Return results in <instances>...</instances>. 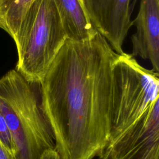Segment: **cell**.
Listing matches in <instances>:
<instances>
[{
	"label": "cell",
	"instance_id": "cell-5",
	"mask_svg": "<svg viewBox=\"0 0 159 159\" xmlns=\"http://www.w3.org/2000/svg\"><path fill=\"white\" fill-rule=\"evenodd\" d=\"M98 156L101 159H159V98L110 139Z\"/></svg>",
	"mask_w": 159,
	"mask_h": 159
},
{
	"label": "cell",
	"instance_id": "cell-11",
	"mask_svg": "<svg viewBox=\"0 0 159 159\" xmlns=\"http://www.w3.org/2000/svg\"><path fill=\"white\" fill-rule=\"evenodd\" d=\"M40 159H61L55 148L47 149L41 155Z\"/></svg>",
	"mask_w": 159,
	"mask_h": 159
},
{
	"label": "cell",
	"instance_id": "cell-8",
	"mask_svg": "<svg viewBox=\"0 0 159 159\" xmlns=\"http://www.w3.org/2000/svg\"><path fill=\"white\" fill-rule=\"evenodd\" d=\"M67 39L75 42L92 39L98 32L92 25L81 0H53Z\"/></svg>",
	"mask_w": 159,
	"mask_h": 159
},
{
	"label": "cell",
	"instance_id": "cell-4",
	"mask_svg": "<svg viewBox=\"0 0 159 159\" xmlns=\"http://www.w3.org/2000/svg\"><path fill=\"white\" fill-rule=\"evenodd\" d=\"M114 117L110 137L120 134L159 98V75L131 54H118L112 67Z\"/></svg>",
	"mask_w": 159,
	"mask_h": 159
},
{
	"label": "cell",
	"instance_id": "cell-7",
	"mask_svg": "<svg viewBox=\"0 0 159 159\" xmlns=\"http://www.w3.org/2000/svg\"><path fill=\"white\" fill-rule=\"evenodd\" d=\"M137 30L131 37V55L149 60L159 72V0H140L136 18L132 21Z\"/></svg>",
	"mask_w": 159,
	"mask_h": 159
},
{
	"label": "cell",
	"instance_id": "cell-3",
	"mask_svg": "<svg viewBox=\"0 0 159 159\" xmlns=\"http://www.w3.org/2000/svg\"><path fill=\"white\" fill-rule=\"evenodd\" d=\"M67 39L53 0H34L14 41L18 60L16 70L39 84Z\"/></svg>",
	"mask_w": 159,
	"mask_h": 159
},
{
	"label": "cell",
	"instance_id": "cell-12",
	"mask_svg": "<svg viewBox=\"0 0 159 159\" xmlns=\"http://www.w3.org/2000/svg\"><path fill=\"white\" fill-rule=\"evenodd\" d=\"M0 159H16L14 155L11 153L3 145L0 140Z\"/></svg>",
	"mask_w": 159,
	"mask_h": 159
},
{
	"label": "cell",
	"instance_id": "cell-1",
	"mask_svg": "<svg viewBox=\"0 0 159 159\" xmlns=\"http://www.w3.org/2000/svg\"><path fill=\"white\" fill-rule=\"evenodd\" d=\"M117 55L98 32L87 41L66 39L38 84L61 159H93L107 143L114 117L112 67Z\"/></svg>",
	"mask_w": 159,
	"mask_h": 159
},
{
	"label": "cell",
	"instance_id": "cell-2",
	"mask_svg": "<svg viewBox=\"0 0 159 159\" xmlns=\"http://www.w3.org/2000/svg\"><path fill=\"white\" fill-rule=\"evenodd\" d=\"M0 112L11 134L16 159H40L45 150L55 148L38 84L29 82L16 70L0 78Z\"/></svg>",
	"mask_w": 159,
	"mask_h": 159
},
{
	"label": "cell",
	"instance_id": "cell-6",
	"mask_svg": "<svg viewBox=\"0 0 159 159\" xmlns=\"http://www.w3.org/2000/svg\"><path fill=\"white\" fill-rule=\"evenodd\" d=\"M96 30L117 54L132 25L131 0H81Z\"/></svg>",
	"mask_w": 159,
	"mask_h": 159
},
{
	"label": "cell",
	"instance_id": "cell-9",
	"mask_svg": "<svg viewBox=\"0 0 159 159\" xmlns=\"http://www.w3.org/2000/svg\"><path fill=\"white\" fill-rule=\"evenodd\" d=\"M34 0H0V29L14 40Z\"/></svg>",
	"mask_w": 159,
	"mask_h": 159
},
{
	"label": "cell",
	"instance_id": "cell-10",
	"mask_svg": "<svg viewBox=\"0 0 159 159\" xmlns=\"http://www.w3.org/2000/svg\"><path fill=\"white\" fill-rule=\"evenodd\" d=\"M0 140L4 147L14 155V146L6 121L0 112Z\"/></svg>",
	"mask_w": 159,
	"mask_h": 159
}]
</instances>
